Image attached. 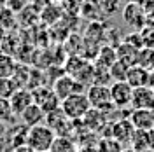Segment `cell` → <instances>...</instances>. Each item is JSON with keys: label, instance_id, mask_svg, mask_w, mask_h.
Returning <instances> with one entry per match:
<instances>
[{"label": "cell", "instance_id": "cell-12", "mask_svg": "<svg viewBox=\"0 0 154 152\" xmlns=\"http://www.w3.org/2000/svg\"><path fill=\"white\" fill-rule=\"evenodd\" d=\"M125 81L133 89H137V87H145V86L149 87V72L145 68L138 67V65H131V67L128 68V74H126Z\"/></svg>", "mask_w": 154, "mask_h": 152}, {"label": "cell", "instance_id": "cell-16", "mask_svg": "<svg viewBox=\"0 0 154 152\" xmlns=\"http://www.w3.org/2000/svg\"><path fill=\"white\" fill-rule=\"evenodd\" d=\"M40 18L38 16V11L32 5V2H30V5L26 7L25 11H21L18 14V21L21 23V25H25V26H30V25H33L37 19Z\"/></svg>", "mask_w": 154, "mask_h": 152}, {"label": "cell", "instance_id": "cell-10", "mask_svg": "<svg viewBox=\"0 0 154 152\" xmlns=\"http://www.w3.org/2000/svg\"><path fill=\"white\" fill-rule=\"evenodd\" d=\"M130 123L135 131H151L154 128V110H133Z\"/></svg>", "mask_w": 154, "mask_h": 152}, {"label": "cell", "instance_id": "cell-21", "mask_svg": "<svg viewBox=\"0 0 154 152\" xmlns=\"http://www.w3.org/2000/svg\"><path fill=\"white\" fill-rule=\"evenodd\" d=\"M100 5H102V9L105 11L107 14H116V12L121 11V7H125L126 4L123 0H102Z\"/></svg>", "mask_w": 154, "mask_h": 152}, {"label": "cell", "instance_id": "cell-18", "mask_svg": "<svg viewBox=\"0 0 154 152\" xmlns=\"http://www.w3.org/2000/svg\"><path fill=\"white\" fill-rule=\"evenodd\" d=\"M49 152H75V147L74 143L70 142V138L67 136H56V140L53 143L51 150Z\"/></svg>", "mask_w": 154, "mask_h": 152}, {"label": "cell", "instance_id": "cell-26", "mask_svg": "<svg viewBox=\"0 0 154 152\" xmlns=\"http://www.w3.org/2000/svg\"><path fill=\"white\" fill-rule=\"evenodd\" d=\"M5 131H7V128H5V124L0 123V140L4 138V135H5Z\"/></svg>", "mask_w": 154, "mask_h": 152}, {"label": "cell", "instance_id": "cell-17", "mask_svg": "<svg viewBox=\"0 0 154 152\" xmlns=\"http://www.w3.org/2000/svg\"><path fill=\"white\" fill-rule=\"evenodd\" d=\"M0 25L7 30V32H11V30L16 28V25H18V16L11 9L5 7V9L0 11Z\"/></svg>", "mask_w": 154, "mask_h": 152}, {"label": "cell", "instance_id": "cell-28", "mask_svg": "<svg viewBox=\"0 0 154 152\" xmlns=\"http://www.w3.org/2000/svg\"><path fill=\"white\" fill-rule=\"evenodd\" d=\"M123 2H125V4H130V0H123Z\"/></svg>", "mask_w": 154, "mask_h": 152}, {"label": "cell", "instance_id": "cell-3", "mask_svg": "<svg viewBox=\"0 0 154 152\" xmlns=\"http://www.w3.org/2000/svg\"><path fill=\"white\" fill-rule=\"evenodd\" d=\"M88 100H89V105L91 108H96V110H109L112 108V98H110V87L103 84H91L88 87Z\"/></svg>", "mask_w": 154, "mask_h": 152}, {"label": "cell", "instance_id": "cell-13", "mask_svg": "<svg viewBox=\"0 0 154 152\" xmlns=\"http://www.w3.org/2000/svg\"><path fill=\"white\" fill-rule=\"evenodd\" d=\"M135 135V128L133 124L130 123V121H117L116 124H112V136H114L116 142H130L131 138H133Z\"/></svg>", "mask_w": 154, "mask_h": 152}, {"label": "cell", "instance_id": "cell-5", "mask_svg": "<svg viewBox=\"0 0 154 152\" xmlns=\"http://www.w3.org/2000/svg\"><path fill=\"white\" fill-rule=\"evenodd\" d=\"M53 91L56 93V96L60 100H65L70 95H75V93H82L84 91V86L81 82H77L74 77L70 75H61L58 77L53 84Z\"/></svg>", "mask_w": 154, "mask_h": 152}, {"label": "cell", "instance_id": "cell-9", "mask_svg": "<svg viewBox=\"0 0 154 152\" xmlns=\"http://www.w3.org/2000/svg\"><path fill=\"white\" fill-rule=\"evenodd\" d=\"M123 18H125V21L131 26V28H142L145 23L144 21H147V18H145V11L144 7H140V5H137V4H126L125 9H123Z\"/></svg>", "mask_w": 154, "mask_h": 152}, {"label": "cell", "instance_id": "cell-22", "mask_svg": "<svg viewBox=\"0 0 154 152\" xmlns=\"http://www.w3.org/2000/svg\"><path fill=\"white\" fill-rule=\"evenodd\" d=\"M5 5L18 16L21 11H25L30 5V0H5Z\"/></svg>", "mask_w": 154, "mask_h": 152}, {"label": "cell", "instance_id": "cell-25", "mask_svg": "<svg viewBox=\"0 0 154 152\" xmlns=\"http://www.w3.org/2000/svg\"><path fill=\"white\" fill-rule=\"evenodd\" d=\"M7 33H9V32H7V30H5L4 26H2V25H0V44L4 42V38L7 37Z\"/></svg>", "mask_w": 154, "mask_h": 152}, {"label": "cell", "instance_id": "cell-19", "mask_svg": "<svg viewBox=\"0 0 154 152\" xmlns=\"http://www.w3.org/2000/svg\"><path fill=\"white\" fill-rule=\"evenodd\" d=\"M18 89L19 87L16 86V82H14L12 79H0V98L9 100Z\"/></svg>", "mask_w": 154, "mask_h": 152}, {"label": "cell", "instance_id": "cell-6", "mask_svg": "<svg viewBox=\"0 0 154 152\" xmlns=\"http://www.w3.org/2000/svg\"><path fill=\"white\" fill-rule=\"evenodd\" d=\"M110 87V98H112V105L114 107H126L131 105V98H133V87L128 84L126 81H116Z\"/></svg>", "mask_w": 154, "mask_h": 152}, {"label": "cell", "instance_id": "cell-24", "mask_svg": "<svg viewBox=\"0 0 154 152\" xmlns=\"http://www.w3.org/2000/svg\"><path fill=\"white\" fill-rule=\"evenodd\" d=\"M130 2H131V4H137V5H140V7H145L151 0H130Z\"/></svg>", "mask_w": 154, "mask_h": 152}, {"label": "cell", "instance_id": "cell-20", "mask_svg": "<svg viewBox=\"0 0 154 152\" xmlns=\"http://www.w3.org/2000/svg\"><path fill=\"white\" fill-rule=\"evenodd\" d=\"M12 119H14V112H12L11 102L0 98V123L7 124V123H11Z\"/></svg>", "mask_w": 154, "mask_h": 152}, {"label": "cell", "instance_id": "cell-2", "mask_svg": "<svg viewBox=\"0 0 154 152\" xmlns=\"http://www.w3.org/2000/svg\"><path fill=\"white\" fill-rule=\"evenodd\" d=\"M60 108L72 123H75V121H81L91 110V105H89V100L84 93H75V95H70L68 98L61 100Z\"/></svg>", "mask_w": 154, "mask_h": 152}, {"label": "cell", "instance_id": "cell-27", "mask_svg": "<svg viewBox=\"0 0 154 152\" xmlns=\"http://www.w3.org/2000/svg\"><path fill=\"white\" fill-rule=\"evenodd\" d=\"M121 152H137L135 149H121Z\"/></svg>", "mask_w": 154, "mask_h": 152}, {"label": "cell", "instance_id": "cell-15", "mask_svg": "<svg viewBox=\"0 0 154 152\" xmlns=\"http://www.w3.org/2000/svg\"><path fill=\"white\" fill-rule=\"evenodd\" d=\"M16 59L11 54H5V53H0V79H11L16 72Z\"/></svg>", "mask_w": 154, "mask_h": 152}, {"label": "cell", "instance_id": "cell-29", "mask_svg": "<svg viewBox=\"0 0 154 152\" xmlns=\"http://www.w3.org/2000/svg\"><path fill=\"white\" fill-rule=\"evenodd\" d=\"M51 2H61V0H51Z\"/></svg>", "mask_w": 154, "mask_h": 152}, {"label": "cell", "instance_id": "cell-4", "mask_svg": "<svg viewBox=\"0 0 154 152\" xmlns=\"http://www.w3.org/2000/svg\"><path fill=\"white\" fill-rule=\"evenodd\" d=\"M32 95H33V103L38 105L44 114H49V112L56 110V108H60V105H61V100L49 87H42V86L40 87H35V89H32Z\"/></svg>", "mask_w": 154, "mask_h": 152}, {"label": "cell", "instance_id": "cell-23", "mask_svg": "<svg viewBox=\"0 0 154 152\" xmlns=\"http://www.w3.org/2000/svg\"><path fill=\"white\" fill-rule=\"evenodd\" d=\"M61 4H63V7H67L68 4H70V5L74 7V11H77L79 7H82L84 2H82V0H61Z\"/></svg>", "mask_w": 154, "mask_h": 152}, {"label": "cell", "instance_id": "cell-8", "mask_svg": "<svg viewBox=\"0 0 154 152\" xmlns=\"http://www.w3.org/2000/svg\"><path fill=\"white\" fill-rule=\"evenodd\" d=\"M131 107L133 110H154V91L147 86L133 89Z\"/></svg>", "mask_w": 154, "mask_h": 152}, {"label": "cell", "instance_id": "cell-11", "mask_svg": "<svg viewBox=\"0 0 154 152\" xmlns=\"http://www.w3.org/2000/svg\"><path fill=\"white\" fill-rule=\"evenodd\" d=\"M9 102H11V107H12L14 115H21L30 105L33 103V95H32L30 89H18L9 98Z\"/></svg>", "mask_w": 154, "mask_h": 152}, {"label": "cell", "instance_id": "cell-14", "mask_svg": "<svg viewBox=\"0 0 154 152\" xmlns=\"http://www.w3.org/2000/svg\"><path fill=\"white\" fill-rule=\"evenodd\" d=\"M19 117H21V121H23V124H25L26 128H33V126L42 124V121L46 119V114L42 112V108H40L38 105L32 103Z\"/></svg>", "mask_w": 154, "mask_h": 152}, {"label": "cell", "instance_id": "cell-1", "mask_svg": "<svg viewBox=\"0 0 154 152\" xmlns=\"http://www.w3.org/2000/svg\"><path fill=\"white\" fill-rule=\"evenodd\" d=\"M56 140V133L46 124H38L28 129L26 135V147L33 152H49Z\"/></svg>", "mask_w": 154, "mask_h": 152}, {"label": "cell", "instance_id": "cell-7", "mask_svg": "<svg viewBox=\"0 0 154 152\" xmlns=\"http://www.w3.org/2000/svg\"><path fill=\"white\" fill-rule=\"evenodd\" d=\"M46 126L51 128L56 133V136H67L65 133L72 128V121L63 114L61 108H56V110L46 114Z\"/></svg>", "mask_w": 154, "mask_h": 152}]
</instances>
